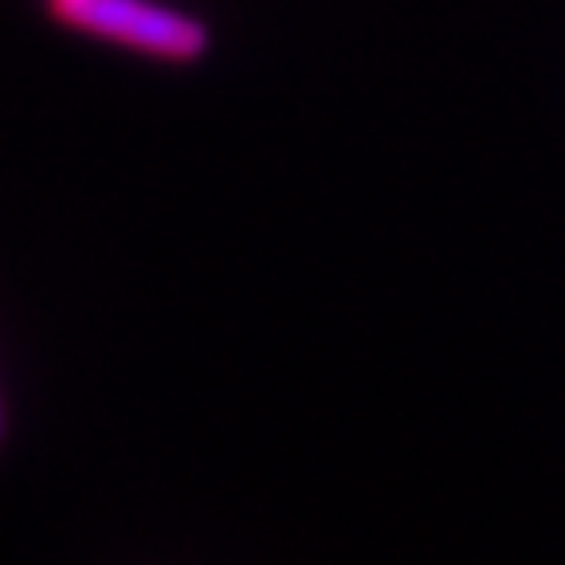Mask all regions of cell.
<instances>
[{
	"label": "cell",
	"instance_id": "obj_1",
	"mask_svg": "<svg viewBox=\"0 0 565 565\" xmlns=\"http://www.w3.org/2000/svg\"><path fill=\"white\" fill-rule=\"evenodd\" d=\"M60 24L98 35L130 52L169 63H193L209 52V28L158 0H47Z\"/></svg>",
	"mask_w": 565,
	"mask_h": 565
},
{
	"label": "cell",
	"instance_id": "obj_2",
	"mask_svg": "<svg viewBox=\"0 0 565 565\" xmlns=\"http://www.w3.org/2000/svg\"><path fill=\"white\" fill-rule=\"evenodd\" d=\"M0 440H4V401H0Z\"/></svg>",
	"mask_w": 565,
	"mask_h": 565
}]
</instances>
